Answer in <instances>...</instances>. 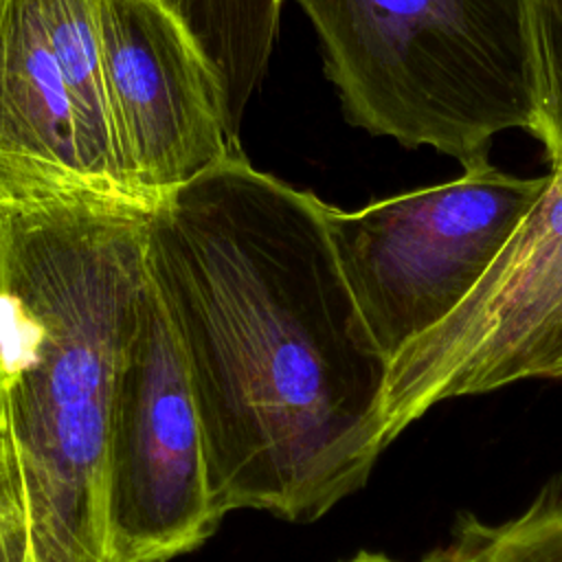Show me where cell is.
<instances>
[{"mask_svg": "<svg viewBox=\"0 0 562 562\" xmlns=\"http://www.w3.org/2000/svg\"><path fill=\"white\" fill-rule=\"evenodd\" d=\"M147 272L184 356L222 520L312 522L384 446L389 360L338 268L325 202L241 151L147 209Z\"/></svg>", "mask_w": 562, "mask_h": 562, "instance_id": "obj_1", "label": "cell"}, {"mask_svg": "<svg viewBox=\"0 0 562 562\" xmlns=\"http://www.w3.org/2000/svg\"><path fill=\"white\" fill-rule=\"evenodd\" d=\"M147 288V206L0 198V441L26 562H114L110 411Z\"/></svg>", "mask_w": 562, "mask_h": 562, "instance_id": "obj_2", "label": "cell"}, {"mask_svg": "<svg viewBox=\"0 0 562 562\" xmlns=\"http://www.w3.org/2000/svg\"><path fill=\"white\" fill-rule=\"evenodd\" d=\"M314 24L345 119L463 169L536 127L527 0H292Z\"/></svg>", "mask_w": 562, "mask_h": 562, "instance_id": "obj_3", "label": "cell"}, {"mask_svg": "<svg viewBox=\"0 0 562 562\" xmlns=\"http://www.w3.org/2000/svg\"><path fill=\"white\" fill-rule=\"evenodd\" d=\"M549 182L551 173L516 178L481 160L360 211L325 204L338 268L389 364L461 305Z\"/></svg>", "mask_w": 562, "mask_h": 562, "instance_id": "obj_4", "label": "cell"}, {"mask_svg": "<svg viewBox=\"0 0 562 562\" xmlns=\"http://www.w3.org/2000/svg\"><path fill=\"white\" fill-rule=\"evenodd\" d=\"M474 290L389 364L384 446L443 400L562 378V165Z\"/></svg>", "mask_w": 562, "mask_h": 562, "instance_id": "obj_5", "label": "cell"}, {"mask_svg": "<svg viewBox=\"0 0 562 562\" xmlns=\"http://www.w3.org/2000/svg\"><path fill=\"white\" fill-rule=\"evenodd\" d=\"M105 496L114 562H167L220 525L184 356L151 279L114 384Z\"/></svg>", "mask_w": 562, "mask_h": 562, "instance_id": "obj_6", "label": "cell"}, {"mask_svg": "<svg viewBox=\"0 0 562 562\" xmlns=\"http://www.w3.org/2000/svg\"><path fill=\"white\" fill-rule=\"evenodd\" d=\"M101 57L123 169L154 206L239 151L217 81L154 0H99Z\"/></svg>", "mask_w": 562, "mask_h": 562, "instance_id": "obj_7", "label": "cell"}, {"mask_svg": "<svg viewBox=\"0 0 562 562\" xmlns=\"http://www.w3.org/2000/svg\"><path fill=\"white\" fill-rule=\"evenodd\" d=\"M44 193L99 195L37 0H0V198Z\"/></svg>", "mask_w": 562, "mask_h": 562, "instance_id": "obj_8", "label": "cell"}, {"mask_svg": "<svg viewBox=\"0 0 562 562\" xmlns=\"http://www.w3.org/2000/svg\"><path fill=\"white\" fill-rule=\"evenodd\" d=\"M44 33L70 97L83 158L101 198L147 206L130 182L103 77L99 0H37Z\"/></svg>", "mask_w": 562, "mask_h": 562, "instance_id": "obj_9", "label": "cell"}, {"mask_svg": "<svg viewBox=\"0 0 562 562\" xmlns=\"http://www.w3.org/2000/svg\"><path fill=\"white\" fill-rule=\"evenodd\" d=\"M189 35L213 72L228 134L239 143L246 105L259 88L283 0H154Z\"/></svg>", "mask_w": 562, "mask_h": 562, "instance_id": "obj_10", "label": "cell"}, {"mask_svg": "<svg viewBox=\"0 0 562 562\" xmlns=\"http://www.w3.org/2000/svg\"><path fill=\"white\" fill-rule=\"evenodd\" d=\"M422 562H562V481L498 525L459 514L450 540Z\"/></svg>", "mask_w": 562, "mask_h": 562, "instance_id": "obj_11", "label": "cell"}, {"mask_svg": "<svg viewBox=\"0 0 562 562\" xmlns=\"http://www.w3.org/2000/svg\"><path fill=\"white\" fill-rule=\"evenodd\" d=\"M536 72L538 112L533 136L551 167L562 165V0H527Z\"/></svg>", "mask_w": 562, "mask_h": 562, "instance_id": "obj_12", "label": "cell"}, {"mask_svg": "<svg viewBox=\"0 0 562 562\" xmlns=\"http://www.w3.org/2000/svg\"><path fill=\"white\" fill-rule=\"evenodd\" d=\"M0 562H26L22 505L0 441Z\"/></svg>", "mask_w": 562, "mask_h": 562, "instance_id": "obj_13", "label": "cell"}, {"mask_svg": "<svg viewBox=\"0 0 562 562\" xmlns=\"http://www.w3.org/2000/svg\"><path fill=\"white\" fill-rule=\"evenodd\" d=\"M347 562H397V560H391L389 555H384V553H369V551H360V553H356L351 560H347Z\"/></svg>", "mask_w": 562, "mask_h": 562, "instance_id": "obj_14", "label": "cell"}]
</instances>
